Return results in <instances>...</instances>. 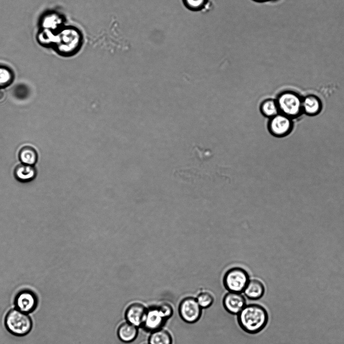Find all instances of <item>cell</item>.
<instances>
[{
    "instance_id": "2",
    "label": "cell",
    "mask_w": 344,
    "mask_h": 344,
    "mask_svg": "<svg viewBox=\"0 0 344 344\" xmlns=\"http://www.w3.org/2000/svg\"><path fill=\"white\" fill-rule=\"evenodd\" d=\"M268 314L262 305L257 304H246L237 315V321L241 328L249 334H256L266 326Z\"/></svg>"
},
{
    "instance_id": "23",
    "label": "cell",
    "mask_w": 344,
    "mask_h": 344,
    "mask_svg": "<svg viewBox=\"0 0 344 344\" xmlns=\"http://www.w3.org/2000/svg\"><path fill=\"white\" fill-rule=\"evenodd\" d=\"M187 7L193 10L201 8L206 2V0H184Z\"/></svg>"
},
{
    "instance_id": "5",
    "label": "cell",
    "mask_w": 344,
    "mask_h": 344,
    "mask_svg": "<svg viewBox=\"0 0 344 344\" xmlns=\"http://www.w3.org/2000/svg\"><path fill=\"white\" fill-rule=\"evenodd\" d=\"M249 280V276L246 271L235 267L225 273L223 278V284L228 292L242 293Z\"/></svg>"
},
{
    "instance_id": "25",
    "label": "cell",
    "mask_w": 344,
    "mask_h": 344,
    "mask_svg": "<svg viewBox=\"0 0 344 344\" xmlns=\"http://www.w3.org/2000/svg\"><path fill=\"white\" fill-rule=\"evenodd\" d=\"M147 344H148V343H147Z\"/></svg>"
},
{
    "instance_id": "11",
    "label": "cell",
    "mask_w": 344,
    "mask_h": 344,
    "mask_svg": "<svg viewBox=\"0 0 344 344\" xmlns=\"http://www.w3.org/2000/svg\"><path fill=\"white\" fill-rule=\"evenodd\" d=\"M64 16L55 11L43 14L39 20V28L47 29L56 33L65 25Z\"/></svg>"
},
{
    "instance_id": "19",
    "label": "cell",
    "mask_w": 344,
    "mask_h": 344,
    "mask_svg": "<svg viewBox=\"0 0 344 344\" xmlns=\"http://www.w3.org/2000/svg\"><path fill=\"white\" fill-rule=\"evenodd\" d=\"M56 33L52 31L39 28L36 35L38 43L44 47L52 48L55 40Z\"/></svg>"
},
{
    "instance_id": "21",
    "label": "cell",
    "mask_w": 344,
    "mask_h": 344,
    "mask_svg": "<svg viewBox=\"0 0 344 344\" xmlns=\"http://www.w3.org/2000/svg\"><path fill=\"white\" fill-rule=\"evenodd\" d=\"M261 111L266 117L272 118L280 113L276 100L268 99L261 105Z\"/></svg>"
},
{
    "instance_id": "22",
    "label": "cell",
    "mask_w": 344,
    "mask_h": 344,
    "mask_svg": "<svg viewBox=\"0 0 344 344\" xmlns=\"http://www.w3.org/2000/svg\"><path fill=\"white\" fill-rule=\"evenodd\" d=\"M196 299L202 309L209 308L213 304L214 300L212 294L207 291L200 292L196 297Z\"/></svg>"
},
{
    "instance_id": "17",
    "label": "cell",
    "mask_w": 344,
    "mask_h": 344,
    "mask_svg": "<svg viewBox=\"0 0 344 344\" xmlns=\"http://www.w3.org/2000/svg\"><path fill=\"white\" fill-rule=\"evenodd\" d=\"M19 159L21 163L34 166L38 160V154L32 147H23L19 152Z\"/></svg>"
},
{
    "instance_id": "3",
    "label": "cell",
    "mask_w": 344,
    "mask_h": 344,
    "mask_svg": "<svg viewBox=\"0 0 344 344\" xmlns=\"http://www.w3.org/2000/svg\"><path fill=\"white\" fill-rule=\"evenodd\" d=\"M5 324L11 333L18 336L27 334L32 327V321L30 316L17 309H12L8 312Z\"/></svg>"
},
{
    "instance_id": "1",
    "label": "cell",
    "mask_w": 344,
    "mask_h": 344,
    "mask_svg": "<svg viewBox=\"0 0 344 344\" xmlns=\"http://www.w3.org/2000/svg\"><path fill=\"white\" fill-rule=\"evenodd\" d=\"M83 43V34L79 28L65 25L56 32L52 48L62 56L71 57L80 51Z\"/></svg>"
},
{
    "instance_id": "12",
    "label": "cell",
    "mask_w": 344,
    "mask_h": 344,
    "mask_svg": "<svg viewBox=\"0 0 344 344\" xmlns=\"http://www.w3.org/2000/svg\"><path fill=\"white\" fill-rule=\"evenodd\" d=\"M147 309V308L141 303H132L126 309L125 318L127 322L138 327H141Z\"/></svg>"
},
{
    "instance_id": "16",
    "label": "cell",
    "mask_w": 344,
    "mask_h": 344,
    "mask_svg": "<svg viewBox=\"0 0 344 344\" xmlns=\"http://www.w3.org/2000/svg\"><path fill=\"white\" fill-rule=\"evenodd\" d=\"M265 289L264 284L259 280H249L243 293L249 300H258L264 295Z\"/></svg>"
},
{
    "instance_id": "24",
    "label": "cell",
    "mask_w": 344,
    "mask_h": 344,
    "mask_svg": "<svg viewBox=\"0 0 344 344\" xmlns=\"http://www.w3.org/2000/svg\"><path fill=\"white\" fill-rule=\"evenodd\" d=\"M259 1H264V0H259Z\"/></svg>"
},
{
    "instance_id": "6",
    "label": "cell",
    "mask_w": 344,
    "mask_h": 344,
    "mask_svg": "<svg viewBox=\"0 0 344 344\" xmlns=\"http://www.w3.org/2000/svg\"><path fill=\"white\" fill-rule=\"evenodd\" d=\"M178 313L181 319L188 324H193L200 319L202 309L196 298L186 297L183 298L178 306Z\"/></svg>"
},
{
    "instance_id": "8",
    "label": "cell",
    "mask_w": 344,
    "mask_h": 344,
    "mask_svg": "<svg viewBox=\"0 0 344 344\" xmlns=\"http://www.w3.org/2000/svg\"><path fill=\"white\" fill-rule=\"evenodd\" d=\"M293 119L279 113L271 118L269 123V129L273 135L282 137L289 135L293 129Z\"/></svg>"
},
{
    "instance_id": "9",
    "label": "cell",
    "mask_w": 344,
    "mask_h": 344,
    "mask_svg": "<svg viewBox=\"0 0 344 344\" xmlns=\"http://www.w3.org/2000/svg\"><path fill=\"white\" fill-rule=\"evenodd\" d=\"M14 303L16 309L27 314L35 310L38 304V299L33 292L29 290H23L16 295Z\"/></svg>"
},
{
    "instance_id": "15",
    "label": "cell",
    "mask_w": 344,
    "mask_h": 344,
    "mask_svg": "<svg viewBox=\"0 0 344 344\" xmlns=\"http://www.w3.org/2000/svg\"><path fill=\"white\" fill-rule=\"evenodd\" d=\"M138 327L126 321L121 324L117 329L119 339L125 343H130L135 340L138 334Z\"/></svg>"
},
{
    "instance_id": "4",
    "label": "cell",
    "mask_w": 344,
    "mask_h": 344,
    "mask_svg": "<svg viewBox=\"0 0 344 344\" xmlns=\"http://www.w3.org/2000/svg\"><path fill=\"white\" fill-rule=\"evenodd\" d=\"M302 97L297 92L284 91L279 94L276 102L279 112L294 119L303 113Z\"/></svg>"
},
{
    "instance_id": "20",
    "label": "cell",
    "mask_w": 344,
    "mask_h": 344,
    "mask_svg": "<svg viewBox=\"0 0 344 344\" xmlns=\"http://www.w3.org/2000/svg\"><path fill=\"white\" fill-rule=\"evenodd\" d=\"M14 79V74L8 67L0 65V89L10 86Z\"/></svg>"
},
{
    "instance_id": "10",
    "label": "cell",
    "mask_w": 344,
    "mask_h": 344,
    "mask_svg": "<svg viewBox=\"0 0 344 344\" xmlns=\"http://www.w3.org/2000/svg\"><path fill=\"white\" fill-rule=\"evenodd\" d=\"M246 304V298L242 293L228 292L222 299L223 308L232 315H238Z\"/></svg>"
},
{
    "instance_id": "7",
    "label": "cell",
    "mask_w": 344,
    "mask_h": 344,
    "mask_svg": "<svg viewBox=\"0 0 344 344\" xmlns=\"http://www.w3.org/2000/svg\"><path fill=\"white\" fill-rule=\"evenodd\" d=\"M167 320L158 305H152L147 308L141 327L146 332L150 333L162 328Z\"/></svg>"
},
{
    "instance_id": "14",
    "label": "cell",
    "mask_w": 344,
    "mask_h": 344,
    "mask_svg": "<svg viewBox=\"0 0 344 344\" xmlns=\"http://www.w3.org/2000/svg\"><path fill=\"white\" fill-rule=\"evenodd\" d=\"M322 108L320 99L313 94H309L302 98L303 113L309 116L319 114Z\"/></svg>"
},
{
    "instance_id": "18",
    "label": "cell",
    "mask_w": 344,
    "mask_h": 344,
    "mask_svg": "<svg viewBox=\"0 0 344 344\" xmlns=\"http://www.w3.org/2000/svg\"><path fill=\"white\" fill-rule=\"evenodd\" d=\"M148 344H173V337L167 330L161 328L150 332Z\"/></svg>"
},
{
    "instance_id": "13",
    "label": "cell",
    "mask_w": 344,
    "mask_h": 344,
    "mask_svg": "<svg viewBox=\"0 0 344 344\" xmlns=\"http://www.w3.org/2000/svg\"><path fill=\"white\" fill-rule=\"evenodd\" d=\"M37 170L34 166L20 163L17 165L13 171L15 179L21 183L33 181L37 176Z\"/></svg>"
}]
</instances>
